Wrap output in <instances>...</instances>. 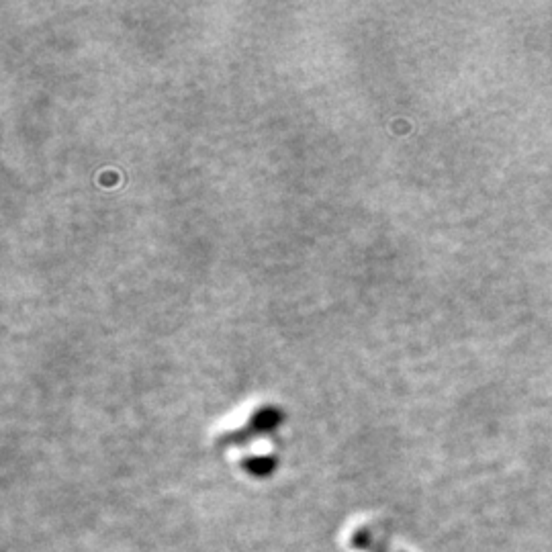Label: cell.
I'll use <instances>...</instances> for the list:
<instances>
[{
  "instance_id": "1",
  "label": "cell",
  "mask_w": 552,
  "mask_h": 552,
  "mask_svg": "<svg viewBox=\"0 0 552 552\" xmlns=\"http://www.w3.org/2000/svg\"><path fill=\"white\" fill-rule=\"evenodd\" d=\"M244 469L252 477H268L276 469V460L270 456H254L244 460Z\"/></svg>"
}]
</instances>
